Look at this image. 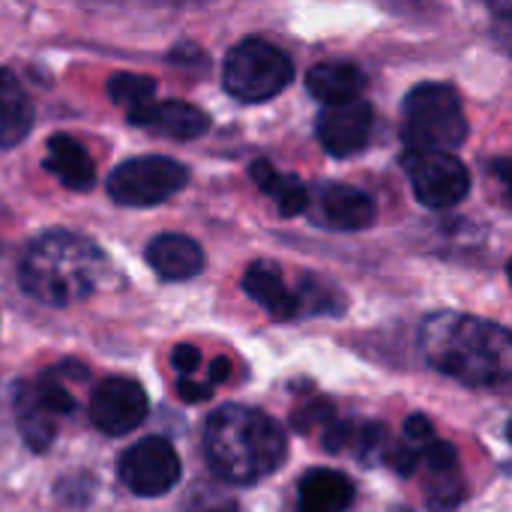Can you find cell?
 <instances>
[{"mask_svg": "<svg viewBox=\"0 0 512 512\" xmlns=\"http://www.w3.org/2000/svg\"><path fill=\"white\" fill-rule=\"evenodd\" d=\"M210 390H213V384H204V381H192V375H186V378H180L177 381V393L186 399V402H204V399H210Z\"/></svg>", "mask_w": 512, "mask_h": 512, "instance_id": "27", "label": "cell"}, {"mask_svg": "<svg viewBox=\"0 0 512 512\" xmlns=\"http://www.w3.org/2000/svg\"><path fill=\"white\" fill-rule=\"evenodd\" d=\"M294 78L291 57L264 42V39H243L237 42L222 69V87L240 102H267L279 96Z\"/></svg>", "mask_w": 512, "mask_h": 512, "instance_id": "5", "label": "cell"}, {"mask_svg": "<svg viewBox=\"0 0 512 512\" xmlns=\"http://www.w3.org/2000/svg\"><path fill=\"white\" fill-rule=\"evenodd\" d=\"M393 512H411V510H405V507H399V510H393Z\"/></svg>", "mask_w": 512, "mask_h": 512, "instance_id": "30", "label": "cell"}, {"mask_svg": "<svg viewBox=\"0 0 512 512\" xmlns=\"http://www.w3.org/2000/svg\"><path fill=\"white\" fill-rule=\"evenodd\" d=\"M402 168L420 204L432 210H447L465 201L471 189L468 168L444 150H408L402 156Z\"/></svg>", "mask_w": 512, "mask_h": 512, "instance_id": "7", "label": "cell"}, {"mask_svg": "<svg viewBox=\"0 0 512 512\" xmlns=\"http://www.w3.org/2000/svg\"><path fill=\"white\" fill-rule=\"evenodd\" d=\"M120 483L138 498H159L180 480V456L165 438H144L120 456Z\"/></svg>", "mask_w": 512, "mask_h": 512, "instance_id": "8", "label": "cell"}, {"mask_svg": "<svg viewBox=\"0 0 512 512\" xmlns=\"http://www.w3.org/2000/svg\"><path fill=\"white\" fill-rule=\"evenodd\" d=\"M186 180V165L168 156H138L111 171L108 195L123 207H153L174 198L186 186Z\"/></svg>", "mask_w": 512, "mask_h": 512, "instance_id": "6", "label": "cell"}, {"mask_svg": "<svg viewBox=\"0 0 512 512\" xmlns=\"http://www.w3.org/2000/svg\"><path fill=\"white\" fill-rule=\"evenodd\" d=\"M243 291L273 318L291 321L303 312V294H294L282 270L270 261H255L243 273Z\"/></svg>", "mask_w": 512, "mask_h": 512, "instance_id": "13", "label": "cell"}, {"mask_svg": "<svg viewBox=\"0 0 512 512\" xmlns=\"http://www.w3.org/2000/svg\"><path fill=\"white\" fill-rule=\"evenodd\" d=\"M147 264L168 282H186L201 273L204 252L192 237L183 234H159L147 246Z\"/></svg>", "mask_w": 512, "mask_h": 512, "instance_id": "14", "label": "cell"}, {"mask_svg": "<svg viewBox=\"0 0 512 512\" xmlns=\"http://www.w3.org/2000/svg\"><path fill=\"white\" fill-rule=\"evenodd\" d=\"M45 168L66 186L75 192H84L93 186L96 180V168L90 153L69 135H51L48 138V156H45Z\"/></svg>", "mask_w": 512, "mask_h": 512, "instance_id": "17", "label": "cell"}, {"mask_svg": "<svg viewBox=\"0 0 512 512\" xmlns=\"http://www.w3.org/2000/svg\"><path fill=\"white\" fill-rule=\"evenodd\" d=\"M108 261L102 249L72 231L36 237L18 264L21 288L45 306H72L96 294L105 282Z\"/></svg>", "mask_w": 512, "mask_h": 512, "instance_id": "2", "label": "cell"}, {"mask_svg": "<svg viewBox=\"0 0 512 512\" xmlns=\"http://www.w3.org/2000/svg\"><path fill=\"white\" fill-rule=\"evenodd\" d=\"M129 123L147 129V132H156V135H165V138H174V141H192L198 135L207 132V114L189 102H147L144 108L132 111L129 114Z\"/></svg>", "mask_w": 512, "mask_h": 512, "instance_id": "12", "label": "cell"}, {"mask_svg": "<svg viewBox=\"0 0 512 512\" xmlns=\"http://www.w3.org/2000/svg\"><path fill=\"white\" fill-rule=\"evenodd\" d=\"M306 87L309 93L324 102V105H342L351 99H360L366 78L354 63H342V60H330V63H318L309 69L306 75Z\"/></svg>", "mask_w": 512, "mask_h": 512, "instance_id": "15", "label": "cell"}, {"mask_svg": "<svg viewBox=\"0 0 512 512\" xmlns=\"http://www.w3.org/2000/svg\"><path fill=\"white\" fill-rule=\"evenodd\" d=\"M372 135V108L363 99L342 105H327L318 117V141L330 156H354L369 144Z\"/></svg>", "mask_w": 512, "mask_h": 512, "instance_id": "10", "label": "cell"}, {"mask_svg": "<svg viewBox=\"0 0 512 512\" xmlns=\"http://www.w3.org/2000/svg\"><path fill=\"white\" fill-rule=\"evenodd\" d=\"M147 393L138 381L105 378L90 396V420L105 435H126L147 417Z\"/></svg>", "mask_w": 512, "mask_h": 512, "instance_id": "9", "label": "cell"}, {"mask_svg": "<svg viewBox=\"0 0 512 512\" xmlns=\"http://www.w3.org/2000/svg\"><path fill=\"white\" fill-rule=\"evenodd\" d=\"M330 417H333V405L324 402V399H315L309 408L294 411V429H297V432H312V426H318V423L327 426Z\"/></svg>", "mask_w": 512, "mask_h": 512, "instance_id": "23", "label": "cell"}, {"mask_svg": "<svg viewBox=\"0 0 512 512\" xmlns=\"http://www.w3.org/2000/svg\"><path fill=\"white\" fill-rule=\"evenodd\" d=\"M405 438H408L411 444H417V447L429 444V441L435 438V432H432V423H429L423 414H411V417L405 420Z\"/></svg>", "mask_w": 512, "mask_h": 512, "instance_id": "25", "label": "cell"}, {"mask_svg": "<svg viewBox=\"0 0 512 512\" xmlns=\"http://www.w3.org/2000/svg\"><path fill=\"white\" fill-rule=\"evenodd\" d=\"M420 348L438 372L468 387H495L510 375V333L483 318L456 312L432 315L423 324Z\"/></svg>", "mask_w": 512, "mask_h": 512, "instance_id": "1", "label": "cell"}, {"mask_svg": "<svg viewBox=\"0 0 512 512\" xmlns=\"http://www.w3.org/2000/svg\"><path fill=\"white\" fill-rule=\"evenodd\" d=\"M33 126V105L21 81L0 69V147L18 144Z\"/></svg>", "mask_w": 512, "mask_h": 512, "instance_id": "18", "label": "cell"}, {"mask_svg": "<svg viewBox=\"0 0 512 512\" xmlns=\"http://www.w3.org/2000/svg\"><path fill=\"white\" fill-rule=\"evenodd\" d=\"M315 216L333 231H363L375 222V201L357 186L327 183L315 195Z\"/></svg>", "mask_w": 512, "mask_h": 512, "instance_id": "11", "label": "cell"}, {"mask_svg": "<svg viewBox=\"0 0 512 512\" xmlns=\"http://www.w3.org/2000/svg\"><path fill=\"white\" fill-rule=\"evenodd\" d=\"M252 177L276 201L282 216H297V213H303L309 207V192H306V186L297 177H288V174L276 171L267 162H255Z\"/></svg>", "mask_w": 512, "mask_h": 512, "instance_id": "20", "label": "cell"}, {"mask_svg": "<svg viewBox=\"0 0 512 512\" xmlns=\"http://www.w3.org/2000/svg\"><path fill=\"white\" fill-rule=\"evenodd\" d=\"M405 144L408 150H456L468 138L462 102L447 84H420L405 99Z\"/></svg>", "mask_w": 512, "mask_h": 512, "instance_id": "4", "label": "cell"}, {"mask_svg": "<svg viewBox=\"0 0 512 512\" xmlns=\"http://www.w3.org/2000/svg\"><path fill=\"white\" fill-rule=\"evenodd\" d=\"M468 495V486L459 474V468H444V471H429V510L432 512H453Z\"/></svg>", "mask_w": 512, "mask_h": 512, "instance_id": "22", "label": "cell"}, {"mask_svg": "<svg viewBox=\"0 0 512 512\" xmlns=\"http://www.w3.org/2000/svg\"><path fill=\"white\" fill-rule=\"evenodd\" d=\"M204 453L216 477L249 486L270 477L288 453L285 432L258 408L225 405L210 414L204 429Z\"/></svg>", "mask_w": 512, "mask_h": 512, "instance_id": "3", "label": "cell"}, {"mask_svg": "<svg viewBox=\"0 0 512 512\" xmlns=\"http://www.w3.org/2000/svg\"><path fill=\"white\" fill-rule=\"evenodd\" d=\"M354 501V483L327 468H315L300 483L297 512H345Z\"/></svg>", "mask_w": 512, "mask_h": 512, "instance_id": "16", "label": "cell"}, {"mask_svg": "<svg viewBox=\"0 0 512 512\" xmlns=\"http://www.w3.org/2000/svg\"><path fill=\"white\" fill-rule=\"evenodd\" d=\"M108 96L111 102H117L126 117L138 108H144L147 102L156 99V81L147 75H135V72H120L108 81Z\"/></svg>", "mask_w": 512, "mask_h": 512, "instance_id": "21", "label": "cell"}, {"mask_svg": "<svg viewBox=\"0 0 512 512\" xmlns=\"http://www.w3.org/2000/svg\"><path fill=\"white\" fill-rule=\"evenodd\" d=\"M213 512H231V510H213Z\"/></svg>", "mask_w": 512, "mask_h": 512, "instance_id": "31", "label": "cell"}, {"mask_svg": "<svg viewBox=\"0 0 512 512\" xmlns=\"http://www.w3.org/2000/svg\"><path fill=\"white\" fill-rule=\"evenodd\" d=\"M489 6L495 9V15H501V18H510L512 0H489Z\"/></svg>", "mask_w": 512, "mask_h": 512, "instance_id": "29", "label": "cell"}, {"mask_svg": "<svg viewBox=\"0 0 512 512\" xmlns=\"http://www.w3.org/2000/svg\"><path fill=\"white\" fill-rule=\"evenodd\" d=\"M228 360L225 357H219V360H213V372H210V384H222V381H228Z\"/></svg>", "mask_w": 512, "mask_h": 512, "instance_id": "28", "label": "cell"}, {"mask_svg": "<svg viewBox=\"0 0 512 512\" xmlns=\"http://www.w3.org/2000/svg\"><path fill=\"white\" fill-rule=\"evenodd\" d=\"M198 363H201V354H198V348H192V345H177L174 354H171V366L180 372V378L192 375V372L198 369Z\"/></svg>", "mask_w": 512, "mask_h": 512, "instance_id": "26", "label": "cell"}, {"mask_svg": "<svg viewBox=\"0 0 512 512\" xmlns=\"http://www.w3.org/2000/svg\"><path fill=\"white\" fill-rule=\"evenodd\" d=\"M354 432H357V426H354V423L330 420V423H327V429H324V435H321V444H324V450H327V453H339V450L351 447Z\"/></svg>", "mask_w": 512, "mask_h": 512, "instance_id": "24", "label": "cell"}, {"mask_svg": "<svg viewBox=\"0 0 512 512\" xmlns=\"http://www.w3.org/2000/svg\"><path fill=\"white\" fill-rule=\"evenodd\" d=\"M15 414H18V429H21L27 447L36 450V453L48 450V444H51V438L57 432V423H54L57 417L39 402L33 384H18L15 387Z\"/></svg>", "mask_w": 512, "mask_h": 512, "instance_id": "19", "label": "cell"}]
</instances>
